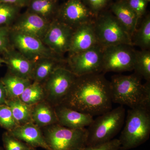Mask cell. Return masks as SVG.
Here are the masks:
<instances>
[{"instance_id":"cell-1","label":"cell","mask_w":150,"mask_h":150,"mask_svg":"<svg viewBox=\"0 0 150 150\" xmlns=\"http://www.w3.org/2000/svg\"><path fill=\"white\" fill-rule=\"evenodd\" d=\"M112 104L110 81L100 73L76 76L62 104L93 116L111 110Z\"/></svg>"},{"instance_id":"cell-2","label":"cell","mask_w":150,"mask_h":150,"mask_svg":"<svg viewBox=\"0 0 150 150\" xmlns=\"http://www.w3.org/2000/svg\"><path fill=\"white\" fill-rule=\"evenodd\" d=\"M142 79L135 73L112 76L110 81L112 103L130 108L143 106L150 108V81L142 84Z\"/></svg>"},{"instance_id":"cell-3","label":"cell","mask_w":150,"mask_h":150,"mask_svg":"<svg viewBox=\"0 0 150 150\" xmlns=\"http://www.w3.org/2000/svg\"><path fill=\"white\" fill-rule=\"evenodd\" d=\"M124 123L118 139L120 149L130 150L139 146L149 139L150 108L143 106L130 108Z\"/></svg>"},{"instance_id":"cell-4","label":"cell","mask_w":150,"mask_h":150,"mask_svg":"<svg viewBox=\"0 0 150 150\" xmlns=\"http://www.w3.org/2000/svg\"><path fill=\"white\" fill-rule=\"evenodd\" d=\"M126 109L120 105L93 119L87 129L86 146L109 142L120 132L125 123Z\"/></svg>"},{"instance_id":"cell-5","label":"cell","mask_w":150,"mask_h":150,"mask_svg":"<svg viewBox=\"0 0 150 150\" xmlns=\"http://www.w3.org/2000/svg\"><path fill=\"white\" fill-rule=\"evenodd\" d=\"M93 25L98 43L103 48L120 44L133 46L131 36L110 10L98 14Z\"/></svg>"},{"instance_id":"cell-6","label":"cell","mask_w":150,"mask_h":150,"mask_svg":"<svg viewBox=\"0 0 150 150\" xmlns=\"http://www.w3.org/2000/svg\"><path fill=\"white\" fill-rule=\"evenodd\" d=\"M41 129L49 150H82L86 146V128L70 129L57 123Z\"/></svg>"},{"instance_id":"cell-7","label":"cell","mask_w":150,"mask_h":150,"mask_svg":"<svg viewBox=\"0 0 150 150\" xmlns=\"http://www.w3.org/2000/svg\"><path fill=\"white\" fill-rule=\"evenodd\" d=\"M77 76L66 67L56 69L43 84L46 100L54 107L62 104L71 90Z\"/></svg>"},{"instance_id":"cell-8","label":"cell","mask_w":150,"mask_h":150,"mask_svg":"<svg viewBox=\"0 0 150 150\" xmlns=\"http://www.w3.org/2000/svg\"><path fill=\"white\" fill-rule=\"evenodd\" d=\"M133 46L120 44L103 48L102 73L133 71L136 50Z\"/></svg>"},{"instance_id":"cell-9","label":"cell","mask_w":150,"mask_h":150,"mask_svg":"<svg viewBox=\"0 0 150 150\" xmlns=\"http://www.w3.org/2000/svg\"><path fill=\"white\" fill-rule=\"evenodd\" d=\"M103 48L97 44L86 51L69 55L66 68L77 76L102 73Z\"/></svg>"},{"instance_id":"cell-10","label":"cell","mask_w":150,"mask_h":150,"mask_svg":"<svg viewBox=\"0 0 150 150\" xmlns=\"http://www.w3.org/2000/svg\"><path fill=\"white\" fill-rule=\"evenodd\" d=\"M10 40L12 48L30 61L35 62L40 58L45 57L63 59L47 47L42 40L30 35L11 29Z\"/></svg>"},{"instance_id":"cell-11","label":"cell","mask_w":150,"mask_h":150,"mask_svg":"<svg viewBox=\"0 0 150 150\" xmlns=\"http://www.w3.org/2000/svg\"><path fill=\"white\" fill-rule=\"evenodd\" d=\"M96 17L82 0H67L59 6L56 18L75 29L93 23Z\"/></svg>"},{"instance_id":"cell-12","label":"cell","mask_w":150,"mask_h":150,"mask_svg":"<svg viewBox=\"0 0 150 150\" xmlns=\"http://www.w3.org/2000/svg\"><path fill=\"white\" fill-rule=\"evenodd\" d=\"M74 29L64 23L54 19L50 23L42 42L57 56L63 55L69 50Z\"/></svg>"},{"instance_id":"cell-13","label":"cell","mask_w":150,"mask_h":150,"mask_svg":"<svg viewBox=\"0 0 150 150\" xmlns=\"http://www.w3.org/2000/svg\"><path fill=\"white\" fill-rule=\"evenodd\" d=\"M51 22L26 11L20 14L10 28L13 31L30 35L42 41Z\"/></svg>"},{"instance_id":"cell-14","label":"cell","mask_w":150,"mask_h":150,"mask_svg":"<svg viewBox=\"0 0 150 150\" xmlns=\"http://www.w3.org/2000/svg\"><path fill=\"white\" fill-rule=\"evenodd\" d=\"M1 55L8 72L31 80L35 62L30 61L12 47Z\"/></svg>"},{"instance_id":"cell-15","label":"cell","mask_w":150,"mask_h":150,"mask_svg":"<svg viewBox=\"0 0 150 150\" xmlns=\"http://www.w3.org/2000/svg\"><path fill=\"white\" fill-rule=\"evenodd\" d=\"M58 123L61 126L72 129H81L88 127L93 121V116L79 112L63 105L54 107Z\"/></svg>"},{"instance_id":"cell-16","label":"cell","mask_w":150,"mask_h":150,"mask_svg":"<svg viewBox=\"0 0 150 150\" xmlns=\"http://www.w3.org/2000/svg\"><path fill=\"white\" fill-rule=\"evenodd\" d=\"M93 23L82 25L74 29L68 53L69 55L86 51L98 44Z\"/></svg>"},{"instance_id":"cell-17","label":"cell","mask_w":150,"mask_h":150,"mask_svg":"<svg viewBox=\"0 0 150 150\" xmlns=\"http://www.w3.org/2000/svg\"><path fill=\"white\" fill-rule=\"evenodd\" d=\"M8 132L14 137L30 146L35 149L40 147L46 150H49L42 129L33 122L19 126L12 131Z\"/></svg>"},{"instance_id":"cell-18","label":"cell","mask_w":150,"mask_h":150,"mask_svg":"<svg viewBox=\"0 0 150 150\" xmlns=\"http://www.w3.org/2000/svg\"><path fill=\"white\" fill-rule=\"evenodd\" d=\"M110 11L115 16L131 37L137 29L139 20L136 13L124 0H117L112 3Z\"/></svg>"},{"instance_id":"cell-19","label":"cell","mask_w":150,"mask_h":150,"mask_svg":"<svg viewBox=\"0 0 150 150\" xmlns=\"http://www.w3.org/2000/svg\"><path fill=\"white\" fill-rule=\"evenodd\" d=\"M31 118L40 129L58 123L55 108L46 100L32 105Z\"/></svg>"},{"instance_id":"cell-20","label":"cell","mask_w":150,"mask_h":150,"mask_svg":"<svg viewBox=\"0 0 150 150\" xmlns=\"http://www.w3.org/2000/svg\"><path fill=\"white\" fill-rule=\"evenodd\" d=\"M65 64L66 61L64 59L51 57L40 58L35 62L31 80L43 84L56 69L66 67Z\"/></svg>"},{"instance_id":"cell-21","label":"cell","mask_w":150,"mask_h":150,"mask_svg":"<svg viewBox=\"0 0 150 150\" xmlns=\"http://www.w3.org/2000/svg\"><path fill=\"white\" fill-rule=\"evenodd\" d=\"M59 6L58 2L54 1L28 0L26 11L51 22L56 18Z\"/></svg>"},{"instance_id":"cell-22","label":"cell","mask_w":150,"mask_h":150,"mask_svg":"<svg viewBox=\"0 0 150 150\" xmlns=\"http://www.w3.org/2000/svg\"><path fill=\"white\" fill-rule=\"evenodd\" d=\"M5 88L7 99L19 98L32 81L8 72L0 79Z\"/></svg>"},{"instance_id":"cell-23","label":"cell","mask_w":150,"mask_h":150,"mask_svg":"<svg viewBox=\"0 0 150 150\" xmlns=\"http://www.w3.org/2000/svg\"><path fill=\"white\" fill-rule=\"evenodd\" d=\"M6 104L11 108L14 117L19 126L32 122V106L22 102L19 98L7 99Z\"/></svg>"},{"instance_id":"cell-24","label":"cell","mask_w":150,"mask_h":150,"mask_svg":"<svg viewBox=\"0 0 150 150\" xmlns=\"http://www.w3.org/2000/svg\"><path fill=\"white\" fill-rule=\"evenodd\" d=\"M133 46L140 47L142 50H149L150 48V16L148 14L143 19L139 28L131 36Z\"/></svg>"},{"instance_id":"cell-25","label":"cell","mask_w":150,"mask_h":150,"mask_svg":"<svg viewBox=\"0 0 150 150\" xmlns=\"http://www.w3.org/2000/svg\"><path fill=\"white\" fill-rule=\"evenodd\" d=\"M22 102L30 106L45 100L46 93L42 84L33 81L19 97Z\"/></svg>"},{"instance_id":"cell-26","label":"cell","mask_w":150,"mask_h":150,"mask_svg":"<svg viewBox=\"0 0 150 150\" xmlns=\"http://www.w3.org/2000/svg\"><path fill=\"white\" fill-rule=\"evenodd\" d=\"M134 73L146 81H150V51L149 50L136 51L134 61Z\"/></svg>"},{"instance_id":"cell-27","label":"cell","mask_w":150,"mask_h":150,"mask_svg":"<svg viewBox=\"0 0 150 150\" xmlns=\"http://www.w3.org/2000/svg\"><path fill=\"white\" fill-rule=\"evenodd\" d=\"M21 8L0 2V26L11 27L19 15Z\"/></svg>"},{"instance_id":"cell-28","label":"cell","mask_w":150,"mask_h":150,"mask_svg":"<svg viewBox=\"0 0 150 150\" xmlns=\"http://www.w3.org/2000/svg\"><path fill=\"white\" fill-rule=\"evenodd\" d=\"M3 146L4 150H36L25 142L18 139L6 131L2 135Z\"/></svg>"},{"instance_id":"cell-29","label":"cell","mask_w":150,"mask_h":150,"mask_svg":"<svg viewBox=\"0 0 150 150\" xmlns=\"http://www.w3.org/2000/svg\"><path fill=\"white\" fill-rule=\"evenodd\" d=\"M19 126L11 108L6 104L0 105V126L10 132Z\"/></svg>"},{"instance_id":"cell-30","label":"cell","mask_w":150,"mask_h":150,"mask_svg":"<svg viewBox=\"0 0 150 150\" xmlns=\"http://www.w3.org/2000/svg\"><path fill=\"white\" fill-rule=\"evenodd\" d=\"M84 4L97 16L103 11L108 10L112 4V0H82Z\"/></svg>"},{"instance_id":"cell-31","label":"cell","mask_w":150,"mask_h":150,"mask_svg":"<svg viewBox=\"0 0 150 150\" xmlns=\"http://www.w3.org/2000/svg\"><path fill=\"white\" fill-rule=\"evenodd\" d=\"M139 20L146 13L148 2L146 0H124Z\"/></svg>"},{"instance_id":"cell-32","label":"cell","mask_w":150,"mask_h":150,"mask_svg":"<svg viewBox=\"0 0 150 150\" xmlns=\"http://www.w3.org/2000/svg\"><path fill=\"white\" fill-rule=\"evenodd\" d=\"M11 28L0 26V53L2 54L11 47L10 40Z\"/></svg>"},{"instance_id":"cell-33","label":"cell","mask_w":150,"mask_h":150,"mask_svg":"<svg viewBox=\"0 0 150 150\" xmlns=\"http://www.w3.org/2000/svg\"><path fill=\"white\" fill-rule=\"evenodd\" d=\"M121 144L118 139H114L109 142L92 146H86L82 150H119Z\"/></svg>"},{"instance_id":"cell-34","label":"cell","mask_w":150,"mask_h":150,"mask_svg":"<svg viewBox=\"0 0 150 150\" xmlns=\"http://www.w3.org/2000/svg\"><path fill=\"white\" fill-rule=\"evenodd\" d=\"M28 0H0L1 2L7 3L22 8L26 7Z\"/></svg>"},{"instance_id":"cell-35","label":"cell","mask_w":150,"mask_h":150,"mask_svg":"<svg viewBox=\"0 0 150 150\" xmlns=\"http://www.w3.org/2000/svg\"><path fill=\"white\" fill-rule=\"evenodd\" d=\"M7 100L5 88L1 81L0 80V105L6 104Z\"/></svg>"},{"instance_id":"cell-36","label":"cell","mask_w":150,"mask_h":150,"mask_svg":"<svg viewBox=\"0 0 150 150\" xmlns=\"http://www.w3.org/2000/svg\"><path fill=\"white\" fill-rule=\"evenodd\" d=\"M1 55V54L0 53V67L3 66V64H4V59H3Z\"/></svg>"},{"instance_id":"cell-37","label":"cell","mask_w":150,"mask_h":150,"mask_svg":"<svg viewBox=\"0 0 150 150\" xmlns=\"http://www.w3.org/2000/svg\"><path fill=\"white\" fill-rule=\"evenodd\" d=\"M48 1H54L59 2V1H60V0H48Z\"/></svg>"},{"instance_id":"cell-38","label":"cell","mask_w":150,"mask_h":150,"mask_svg":"<svg viewBox=\"0 0 150 150\" xmlns=\"http://www.w3.org/2000/svg\"><path fill=\"white\" fill-rule=\"evenodd\" d=\"M0 150H4V148L0 147Z\"/></svg>"},{"instance_id":"cell-39","label":"cell","mask_w":150,"mask_h":150,"mask_svg":"<svg viewBox=\"0 0 150 150\" xmlns=\"http://www.w3.org/2000/svg\"><path fill=\"white\" fill-rule=\"evenodd\" d=\"M146 1H147L148 2H150V0H146Z\"/></svg>"},{"instance_id":"cell-40","label":"cell","mask_w":150,"mask_h":150,"mask_svg":"<svg viewBox=\"0 0 150 150\" xmlns=\"http://www.w3.org/2000/svg\"><path fill=\"white\" fill-rule=\"evenodd\" d=\"M119 150H121V149H120Z\"/></svg>"},{"instance_id":"cell-41","label":"cell","mask_w":150,"mask_h":150,"mask_svg":"<svg viewBox=\"0 0 150 150\" xmlns=\"http://www.w3.org/2000/svg\"><path fill=\"white\" fill-rule=\"evenodd\" d=\"M116 1H117V0H116Z\"/></svg>"}]
</instances>
